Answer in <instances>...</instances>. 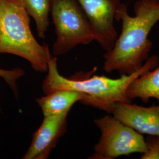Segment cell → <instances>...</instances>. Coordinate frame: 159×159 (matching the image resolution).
Wrapping results in <instances>:
<instances>
[{
	"label": "cell",
	"mask_w": 159,
	"mask_h": 159,
	"mask_svg": "<svg viewBox=\"0 0 159 159\" xmlns=\"http://www.w3.org/2000/svg\"><path fill=\"white\" fill-rule=\"evenodd\" d=\"M24 74V71L20 67H17L12 70L0 68V77L5 80L8 85L11 89L14 94L17 98L18 97L17 80L23 77Z\"/></svg>",
	"instance_id": "cell-12"
},
{
	"label": "cell",
	"mask_w": 159,
	"mask_h": 159,
	"mask_svg": "<svg viewBox=\"0 0 159 159\" xmlns=\"http://www.w3.org/2000/svg\"><path fill=\"white\" fill-rule=\"evenodd\" d=\"M68 113L44 116L41 125L34 133L31 144L22 159H47L66 130Z\"/></svg>",
	"instance_id": "cell-7"
},
{
	"label": "cell",
	"mask_w": 159,
	"mask_h": 159,
	"mask_svg": "<svg viewBox=\"0 0 159 159\" xmlns=\"http://www.w3.org/2000/svg\"><path fill=\"white\" fill-rule=\"evenodd\" d=\"M111 113L123 124L142 134L159 137V105L143 107L131 102H118Z\"/></svg>",
	"instance_id": "cell-8"
},
{
	"label": "cell",
	"mask_w": 159,
	"mask_h": 159,
	"mask_svg": "<svg viewBox=\"0 0 159 159\" xmlns=\"http://www.w3.org/2000/svg\"><path fill=\"white\" fill-rule=\"evenodd\" d=\"M50 13L57 36L52 47L55 56L94 41L90 24L77 0H50Z\"/></svg>",
	"instance_id": "cell-4"
},
{
	"label": "cell",
	"mask_w": 159,
	"mask_h": 159,
	"mask_svg": "<svg viewBox=\"0 0 159 159\" xmlns=\"http://www.w3.org/2000/svg\"><path fill=\"white\" fill-rule=\"evenodd\" d=\"M159 64V57H148L142 67L133 73L121 74L113 79L104 75H94L96 67L89 72H79L68 78L59 73L57 58L50 56L48 60V71L42 84L45 94L61 89L79 91L83 96L81 102L111 113L118 102H131L127 90L131 83L138 77L153 70Z\"/></svg>",
	"instance_id": "cell-2"
},
{
	"label": "cell",
	"mask_w": 159,
	"mask_h": 159,
	"mask_svg": "<svg viewBox=\"0 0 159 159\" xmlns=\"http://www.w3.org/2000/svg\"><path fill=\"white\" fill-rule=\"evenodd\" d=\"M83 98V96L79 91L61 89L37 98L36 102L44 116H48L69 113L74 104L81 102Z\"/></svg>",
	"instance_id": "cell-9"
},
{
	"label": "cell",
	"mask_w": 159,
	"mask_h": 159,
	"mask_svg": "<svg viewBox=\"0 0 159 159\" xmlns=\"http://www.w3.org/2000/svg\"><path fill=\"white\" fill-rule=\"evenodd\" d=\"M23 5L29 16L34 19L38 36L44 39L49 26L50 0H23Z\"/></svg>",
	"instance_id": "cell-11"
},
{
	"label": "cell",
	"mask_w": 159,
	"mask_h": 159,
	"mask_svg": "<svg viewBox=\"0 0 159 159\" xmlns=\"http://www.w3.org/2000/svg\"><path fill=\"white\" fill-rule=\"evenodd\" d=\"M101 136L89 159H113L147 151L146 139L142 134L123 124L113 116L106 115L94 120Z\"/></svg>",
	"instance_id": "cell-5"
},
{
	"label": "cell",
	"mask_w": 159,
	"mask_h": 159,
	"mask_svg": "<svg viewBox=\"0 0 159 159\" xmlns=\"http://www.w3.org/2000/svg\"><path fill=\"white\" fill-rule=\"evenodd\" d=\"M131 100L140 98L146 103L150 98H156L159 102V64L155 68L134 80L127 90Z\"/></svg>",
	"instance_id": "cell-10"
},
{
	"label": "cell",
	"mask_w": 159,
	"mask_h": 159,
	"mask_svg": "<svg viewBox=\"0 0 159 159\" xmlns=\"http://www.w3.org/2000/svg\"><path fill=\"white\" fill-rule=\"evenodd\" d=\"M29 17L23 0H0V53L23 58L35 71L47 73L51 53L35 39Z\"/></svg>",
	"instance_id": "cell-3"
},
{
	"label": "cell",
	"mask_w": 159,
	"mask_h": 159,
	"mask_svg": "<svg viewBox=\"0 0 159 159\" xmlns=\"http://www.w3.org/2000/svg\"><path fill=\"white\" fill-rule=\"evenodd\" d=\"M85 13L94 41L107 52L112 49L117 38L114 21L122 3L120 0H77Z\"/></svg>",
	"instance_id": "cell-6"
},
{
	"label": "cell",
	"mask_w": 159,
	"mask_h": 159,
	"mask_svg": "<svg viewBox=\"0 0 159 159\" xmlns=\"http://www.w3.org/2000/svg\"><path fill=\"white\" fill-rule=\"evenodd\" d=\"M134 11V16H130L122 3L116 14V20L121 21V32L112 49L103 56L107 73H133L149 57L153 43L148 35L159 21V0H137Z\"/></svg>",
	"instance_id": "cell-1"
},
{
	"label": "cell",
	"mask_w": 159,
	"mask_h": 159,
	"mask_svg": "<svg viewBox=\"0 0 159 159\" xmlns=\"http://www.w3.org/2000/svg\"><path fill=\"white\" fill-rule=\"evenodd\" d=\"M147 151L142 154V159H159V137L150 136L146 139Z\"/></svg>",
	"instance_id": "cell-13"
}]
</instances>
